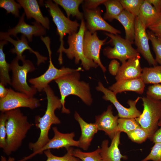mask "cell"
Instances as JSON below:
<instances>
[{"mask_svg": "<svg viewBox=\"0 0 161 161\" xmlns=\"http://www.w3.org/2000/svg\"><path fill=\"white\" fill-rule=\"evenodd\" d=\"M160 13L158 12L147 0H144L137 17L146 29L156 21Z\"/></svg>", "mask_w": 161, "mask_h": 161, "instance_id": "obj_24", "label": "cell"}, {"mask_svg": "<svg viewBox=\"0 0 161 161\" xmlns=\"http://www.w3.org/2000/svg\"><path fill=\"white\" fill-rule=\"evenodd\" d=\"M146 95L153 100L161 101V84L149 86L146 91Z\"/></svg>", "mask_w": 161, "mask_h": 161, "instance_id": "obj_39", "label": "cell"}, {"mask_svg": "<svg viewBox=\"0 0 161 161\" xmlns=\"http://www.w3.org/2000/svg\"><path fill=\"white\" fill-rule=\"evenodd\" d=\"M52 129L54 133V136L44 146L18 161H27L36 155L42 154L45 151L51 149H58L64 148L67 149L71 146L79 147V141L74 140L75 136L74 132L63 133L59 132L56 127H53Z\"/></svg>", "mask_w": 161, "mask_h": 161, "instance_id": "obj_12", "label": "cell"}, {"mask_svg": "<svg viewBox=\"0 0 161 161\" xmlns=\"http://www.w3.org/2000/svg\"><path fill=\"white\" fill-rule=\"evenodd\" d=\"M47 100V107L44 115L41 117H35L36 127L40 130V134L38 140L35 143H30L28 145L30 149L33 152L39 150L44 146L50 140L48 134L50 127L52 124H59L61 122L55 114L57 109L62 108L60 99L56 96L48 85L44 89Z\"/></svg>", "mask_w": 161, "mask_h": 161, "instance_id": "obj_1", "label": "cell"}, {"mask_svg": "<svg viewBox=\"0 0 161 161\" xmlns=\"http://www.w3.org/2000/svg\"><path fill=\"white\" fill-rule=\"evenodd\" d=\"M120 64L117 60L113 59L111 61L109 66V71L113 75L116 76L120 69Z\"/></svg>", "mask_w": 161, "mask_h": 161, "instance_id": "obj_42", "label": "cell"}, {"mask_svg": "<svg viewBox=\"0 0 161 161\" xmlns=\"http://www.w3.org/2000/svg\"><path fill=\"white\" fill-rule=\"evenodd\" d=\"M19 59L16 57L10 64V69L12 72L11 85L16 90L31 97H33L37 91L32 86H30L27 82V74L35 69L32 63L28 60L22 61L20 66Z\"/></svg>", "mask_w": 161, "mask_h": 161, "instance_id": "obj_7", "label": "cell"}, {"mask_svg": "<svg viewBox=\"0 0 161 161\" xmlns=\"http://www.w3.org/2000/svg\"><path fill=\"white\" fill-rule=\"evenodd\" d=\"M17 1L23 8L27 19L33 18L44 28L49 29V18L44 17L40 9L38 2L36 0H18Z\"/></svg>", "mask_w": 161, "mask_h": 161, "instance_id": "obj_21", "label": "cell"}, {"mask_svg": "<svg viewBox=\"0 0 161 161\" xmlns=\"http://www.w3.org/2000/svg\"><path fill=\"white\" fill-rule=\"evenodd\" d=\"M79 72L64 75L55 80L60 91V99L62 106L61 112L63 113H70L69 110L65 106V99L69 95L78 96L88 106L90 105L92 102L90 86L86 82L80 80V75Z\"/></svg>", "mask_w": 161, "mask_h": 161, "instance_id": "obj_3", "label": "cell"}, {"mask_svg": "<svg viewBox=\"0 0 161 161\" xmlns=\"http://www.w3.org/2000/svg\"><path fill=\"white\" fill-rule=\"evenodd\" d=\"M106 0H86L85 1L83 8L84 9L89 10H95L103 3Z\"/></svg>", "mask_w": 161, "mask_h": 161, "instance_id": "obj_41", "label": "cell"}, {"mask_svg": "<svg viewBox=\"0 0 161 161\" xmlns=\"http://www.w3.org/2000/svg\"><path fill=\"white\" fill-rule=\"evenodd\" d=\"M73 148L70 147L66 149L67 153L63 156H57L53 154L50 149L45 151L44 153L47 159L46 161H82L73 155Z\"/></svg>", "mask_w": 161, "mask_h": 161, "instance_id": "obj_31", "label": "cell"}, {"mask_svg": "<svg viewBox=\"0 0 161 161\" xmlns=\"http://www.w3.org/2000/svg\"><path fill=\"white\" fill-rule=\"evenodd\" d=\"M7 44V41L5 40H2L0 42V83L5 86L11 84V80L9 74L10 70V64L7 62L5 54L3 50L4 45Z\"/></svg>", "mask_w": 161, "mask_h": 161, "instance_id": "obj_27", "label": "cell"}, {"mask_svg": "<svg viewBox=\"0 0 161 161\" xmlns=\"http://www.w3.org/2000/svg\"><path fill=\"white\" fill-rule=\"evenodd\" d=\"M105 34L110 38V43L113 46V48L107 47L103 50V54L108 58L117 59L123 64L130 58L140 56L129 41L118 35L108 32Z\"/></svg>", "mask_w": 161, "mask_h": 161, "instance_id": "obj_9", "label": "cell"}, {"mask_svg": "<svg viewBox=\"0 0 161 161\" xmlns=\"http://www.w3.org/2000/svg\"><path fill=\"white\" fill-rule=\"evenodd\" d=\"M143 109L138 117L135 118L141 127L147 132L149 139L158 129L161 119V101L146 96L141 97Z\"/></svg>", "mask_w": 161, "mask_h": 161, "instance_id": "obj_6", "label": "cell"}, {"mask_svg": "<svg viewBox=\"0 0 161 161\" xmlns=\"http://www.w3.org/2000/svg\"><path fill=\"white\" fill-rule=\"evenodd\" d=\"M86 30V23L83 19L81 20L78 31L68 35L67 42L69 47L67 49L64 48L63 52L65 53L69 59L74 58L76 64H78L81 61L83 68L88 70L91 68H96L98 66L93 61L87 58L84 55L83 43Z\"/></svg>", "mask_w": 161, "mask_h": 161, "instance_id": "obj_5", "label": "cell"}, {"mask_svg": "<svg viewBox=\"0 0 161 161\" xmlns=\"http://www.w3.org/2000/svg\"><path fill=\"white\" fill-rule=\"evenodd\" d=\"M41 40L44 43L47 49L49 57V65L46 71L41 75L29 80V82L38 91L41 92L48 85L51 81L55 80L64 75L76 71L82 70L81 67L76 69L63 66L60 69L55 67L52 60V52L50 48V39L48 36L42 37Z\"/></svg>", "mask_w": 161, "mask_h": 161, "instance_id": "obj_8", "label": "cell"}, {"mask_svg": "<svg viewBox=\"0 0 161 161\" xmlns=\"http://www.w3.org/2000/svg\"><path fill=\"white\" fill-rule=\"evenodd\" d=\"M0 39L2 40H5L13 44L14 48L11 49V52L13 54L17 55L16 57L22 62L25 59V56L23 53L24 51L28 50L31 53H32L36 56L37 58V64L39 66L42 63H45L47 60V57L41 55L38 52L33 50L29 46L26 37L22 35L20 39L15 40L9 35L7 32H1Z\"/></svg>", "mask_w": 161, "mask_h": 161, "instance_id": "obj_16", "label": "cell"}, {"mask_svg": "<svg viewBox=\"0 0 161 161\" xmlns=\"http://www.w3.org/2000/svg\"><path fill=\"white\" fill-rule=\"evenodd\" d=\"M6 117V145L3 150L7 155L16 151L21 146L33 124L19 109L5 112Z\"/></svg>", "mask_w": 161, "mask_h": 161, "instance_id": "obj_2", "label": "cell"}, {"mask_svg": "<svg viewBox=\"0 0 161 161\" xmlns=\"http://www.w3.org/2000/svg\"><path fill=\"white\" fill-rule=\"evenodd\" d=\"M15 159L13 157H9L7 160H6V159L5 157L1 156V161H15Z\"/></svg>", "mask_w": 161, "mask_h": 161, "instance_id": "obj_46", "label": "cell"}, {"mask_svg": "<svg viewBox=\"0 0 161 161\" xmlns=\"http://www.w3.org/2000/svg\"><path fill=\"white\" fill-rule=\"evenodd\" d=\"M145 84L140 78L123 80L116 81L109 89L116 95L126 91L134 92L142 94L144 90Z\"/></svg>", "mask_w": 161, "mask_h": 161, "instance_id": "obj_23", "label": "cell"}, {"mask_svg": "<svg viewBox=\"0 0 161 161\" xmlns=\"http://www.w3.org/2000/svg\"><path fill=\"white\" fill-rule=\"evenodd\" d=\"M5 85L1 83H0V98L4 97L7 95L8 92V89L6 88Z\"/></svg>", "mask_w": 161, "mask_h": 161, "instance_id": "obj_45", "label": "cell"}, {"mask_svg": "<svg viewBox=\"0 0 161 161\" xmlns=\"http://www.w3.org/2000/svg\"><path fill=\"white\" fill-rule=\"evenodd\" d=\"M107 38L103 40L99 38L96 32L91 33L86 30L83 39V49L86 57L93 61L100 67L103 72L106 71L100 58V50Z\"/></svg>", "mask_w": 161, "mask_h": 161, "instance_id": "obj_13", "label": "cell"}, {"mask_svg": "<svg viewBox=\"0 0 161 161\" xmlns=\"http://www.w3.org/2000/svg\"><path fill=\"white\" fill-rule=\"evenodd\" d=\"M86 21V29L91 33L97 31L103 30L115 35L121 33L120 30L112 26L101 16V11L99 8L93 10L84 9Z\"/></svg>", "mask_w": 161, "mask_h": 161, "instance_id": "obj_15", "label": "cell"}, {"mask_svg": "<svg viewBox=\"0 0 161 161\" xmlns=\"http://www.w3.org/2000/svg\"><path fill=\"white\" fill-rule=\"evenodd\" d=\"M150 140L154 143L161 142V128L157 130Z\"/></svg>", "mask_w": 161, "mask_h": 161, "instance_id": "obj_43", "label": "cell"}, {"mask_svg": "<svg viewBox=\"0 0 161 161\" xmlns=\"http://www.w3.org/2000/svg\"><path fill=\"white\" fill-rule=\"evenodd\" d=\"M112 110V106H109L106 111L96 117L95 122L98 130L105 132L112 140L118 131L119 119L118 115H113Z\"/></svg>", "mask_w": 161, "mask_h": 161, "instance_id": "obj_18", "label": "cell"}, {"mask_svg": "<svg viewBox=\"0 0 161 161\" xmlns=\"http://www.w3.org/2000/svg\"><path fill=\"white\" fill-rule=\"evenodd\" d=\"M159 13H161V0H147Z\"/></svg>", "mask_w": 161, "mask_h": 161, "instance_id": "obj_44", "label": "cell"}, {"mask_svg": "<svg viewBox=\"0 0 161 161\" xmlns=\"http://www.w3.org/2000/svg\"><path fill=\"white\" fill-rule=\"evenodd\" d=\"M40 105L38 99L21 92H16L11 88L8 89L7 95L0 99V111L2 112L21 107L34 109Z\"/></svg>", "mask_w": 161, "mask_h": 161, "instance_id": "obj_10", "label": "cell"}, {"mask_svg": "<svg viewBox=\"0 0 161 161\" xmlns=\"http://www.w3.org/2000/svg\"><path fill=\"white\" fill-rule=\"evenodd\" d=\"M98 91L102 92L104 94L103 98L104 100L110 102L114 106L118 113V116L120 118H134L139 117L142 112L138 110L137 107V102L141 97H138L135 100H129L127 103L129 108L123 106L118 100L116 95L112 91L105 87L100 82L98 83L96 88Z\"/></svg>", "mask_w": 161, "mask_h": 161, "instance_id": "obj_11", "label": "cell"}, {"mask_svg": "<svg viewBox=\"0 0 161 161\" xmlns=\"http://www.w3.org/2000/svg\"><path fill=\"white\" fill-rule=\"evenodd\" d=\"M0 7L4 9L7 13H11L16 17L19 16V9L22 7L14 0H0Z\"/></svg>", "mask_w": 161, "mask_h": 161, "instance_id": "obj_34", "label": "cell"}, {"mask_svg": "<svg viewBox=\"0 0 161 161\" xmlns=\"http://www.w3.org/2000/svg\"><path fill=\"white\" fill-rule=\"evenodd\" d=\"M140 78L145 84H161V65L144 67Z\"/></svg>", "mask_w": 161, "mask_h": 161, "instance_id": "obj_28", "label": "cell"}, {"mask_svg": "<svg viewBox=\"0 0 161 161\" xmlns=\"http://www.w3.org/2000/svg\"><path fill=\"white\" fill-rule=\"evenodd\" d=\"M45 2V6L46 8L49 9V12L56 26L59 36L60 45L57 52L59 53L58 59L59 63L61 65L63 63V50L65 48L64 37L67 34L69 35L77 32L80 25L76 21H72L66 17L58 5L52 1L47 0Z\"/></svg>", "mask_w": 161, "mask_h": 161, "instance_id": "obj_4", "label": "cell"}, {"mask_svg": "<svg viewBox=\"0 0 161 161\" xmlns=\"http://www.w3.org/2000/svg\"><path fill=\"white\" fill-rule=\"evenodd\" d=\"M6 120L5 113L1 112L0 115V147L3 150L6 145Z\"/></svg>", "mask_w": 161, "mask_h": 161, "instance_id": "obj_37", "label": "cell"}, {"mask_svg": "<svg viewBox=\"0 0 161 161\" xmlns=\"http://www.w3.org/2000/svg\"><path fill=\"white\" fill-rule=\"evenodd\" d=\"M126 134L129 138L132 141L137 143H142L148 138L147 132L141 126Z\"/></svg>", "mask_w": 161, "mask_h": 161, "instance_id": "obj_35", "label": "cell"}, {"mask_svg": "<svg viewBox=\"0 0 161 161\" xmlns=\"http://www.w3.org/2000/svg\"><path fill=\"white\" fill-rule=\"evenodd\" d=\"M140 127L134 118H119L118 120V131L126 134Z\"/></svg>", "mask_w": 161, "mask_h": 161, "instance_id": "obj_32", "label": "cell"}, {"mask_svg": "<svg viewBox=\"0 0 161 161\" xmlns=\"http://www.w3.org/2000/svg\"><path fill=\"white\" fill-rule=\"evenodd\" d=\"M100 148L91 152H83L78 149H73V155L82 161H103L100 155Z\"/></svg>", "mask_w": 161, "mask_h": 161, "instance_id": "obj_30", "label": "cell"}, {"mask_svg": "<svg viewBox=\"0 0 161 161\" xmlns=\"http://www.w3.org/2000/svg\"><path fill=\"white\" fill-rule=\"evenodd\" d=\"M106 8L103 18L111 21L124 10L119 0H106L103 3Z\"/></svg>", "mask_w": 161, "mask_h": 161, "instance_id": "obj_29", "label": "cell"}, {"mask_svg": "<svg viewBox=\"0 0 161 161\" xmlns=\"http://www.w3.org/2000/svg\"><path fill=\"white\" fill-rule=\"evenodd\" d=\"M161 161V142L154 143L148 155L141 161Z\"/></svg>", "mask_w": 161, "mask_h": 161, "instance_id": "obj_38", "label": "cell"}, {"mask_svg": "<svg viewBox=\"0 0 161 161\" xmlns=\"http://www.w3.org/2000/svg\"><path fill=\"white\" fill-rule=\"evenodd\" d=\"M120 131L116 133L112 140L109 147H108V140H105L102 142L100 155L103 161H121L122 159L124 160L127 159V156L122 155L119 148L120 143Z\"/></svg>", "mask_w": 161, "mask_h": 161, "instance_id": "obj_19", "label": "cell"}, {"mask_svg": "<svg viewBox=\"0 0 161 161\" xmlns=\"http://www.w3.org/2000/svg\"><path fill=\"white\" fill-rule=\"evenodd\" d=\"M146 29L139 18L136 17L134 41L137 50L150 65L155 66L157 63L151 53L149 44V38Z\"/></svg>", "mask_w": 161, "mask_h": 161, "instance_id": "obj_14", "label": "cell"}, {"mask_svg": "<svg viewBox=\"0 0 161 161\" xmlns=\"http://www.w3.org/2000/svg\"><path fill=\"white\" fill-rule=\"evenodd\" d=\"M124 10L137 17L144 0H119Z\"/></svg>", "mask_w": 161, "mask_h": 161, "instance_id": "obj_33", "label": "cell"}, {"mask_svg": "<svg viewBox=\"0 0 161 161\" xmlns=\"http://www.w3.org/2000/svg\"><path fill=\"white\" fill-rule=\"evenodd\" d=\"M136 17L125 10L116 18L123 25L125 31V39L132 44L134 43Z\"/></svg>", "mask_w": 161, "mask_h": 161, "instance_id": "obj_25", "label": "cell"}, {"mask_svg": "<svg viewBox=\"0 0 161 161\" xmlns=\"http://www.w3.org/2000/svg\"><path fill=\"white\" fill-rule=\"evenodd\" d=\"M25 15L24 13H23L17 25L8 30L7 32L9 35H13L18 39L17 34L21 33L27 37L29 41L31 42L33 35L41 37L46 34L45 28L40 24L36 21L32 22V25L27 24L24 21Z\"/></svg>", "mask_w": 161, "mask_h": 161, "instance_id": "obj_17", "label": "cell"}, {"mask_svg": "<svg viewBox=\"0 0 161 161\" xmlns=\"http://www.w3.org/2000/svg\"><path fill=\"white\" fill-rule=\"evenodd\" d=\"M74 117L78 123L81 129V135L78 140L79 147L86 151L90 145L94 135L98 130L95 123H87L76 112H75Z\"/></svg>", "mask_w": 161, "mask_h": 161, "instance_id": "obj_22", "label": "cell"}, {"mask_svg": "<svg viewBox=\"0 0 161 161\" xmlns=\"http://www.w3.org/2000/svg\"><path fill=\"white\" fill-rule=\"evenodd\" d=\"M53 1L64 9L67 18H69L70 16H72L81 20L83 19V14L79 10V6L83 2V0H54Z\"/></svg>", "mask_w": 161, "mask_h": 161, "instance_id": "obj_26", "label": "cell"}, {"mask_svg": "<svg viewBox=\"0 0 161 161\" xmlns=\"http://www.w3.org/2000/svg\"><path fill=\"white\" fill-rule=\"evenodd\" d=\"M147 33L155 54V60L157 63L161 65V41L150 31H148Z\"/></svg>", "mask_w": 161, "mask_h": 161, "instance_id": "obj_36", "label": "cell"}, {"mask_svg": "<svg viewBox=\"0 0 161 161\" xmlns=\"http://www.w3.org/2000/svg\"><path fill=\"white\" fill-rule=\"evenodd\" d=\"M148 28L155 36L161 41V13L158 19Z\"/></svg>", "mask_w": 161, "mask_h": 161, "instance_id": "obj_40", "label": "cell"}, {"mask_svg": "<svg viewBox=\"0 0 161 161\" xmlns=\"http://www.w3.org/2000/svg\"><path fill=\"white\" fill-rule=\"evenodd\" d=\"M140 56L130 58L122 64L115 76L116 81L140 77L143 69L140 63Z\"/></svg>", "mask_w": 161, "mask_h": 161, "instance_id": "obj_20", "label": "cell"}, {"mask_svg": "<svg viewBox=\"0 0 161 161\" xmlns=\"http://www.w3.org/2000/svg\"><path fill=\"white\" fill-rule=\"evenodd\" d=\"M158 126H161V119H160L158 123Z\"/></svg>", "mask_w": 161, "mask_h": 161, "instance_id": "obj_47", "label": "cell"}]
</instances>
